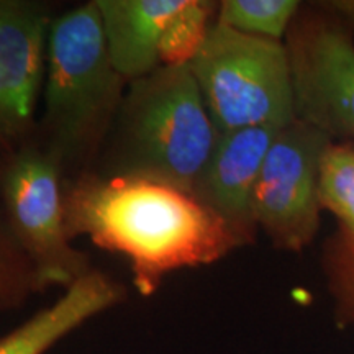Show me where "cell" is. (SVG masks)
Wrapping results in <instances>:
<instances>
[{
  "mask_svg": "<svg viewBox=\"0 0 354 354\" xmlns=\"http://www.w3.org/2000/svg\"><path fill=\"white\" fill-rule=\"evenodd\" d=\"M64 220L69 238L86 234L125 256L143 297L167 274L215 263L241 245L194 192L135 174L77 183L64 197Z\"/></svg>",
  "mask_w": 354,
  "mask_h": 354,
  "instance_id": "1",
  "label": "cell"
},
{
  "mask_svg": "<svg viewBox=\"0 0 354 354\" xmlns=\"http://www.w3.org/2000/svg\"><path fill=\"white\" fill-rule=\"evenodd\" d=\"M125 112V174L194 192L218 131L190 66H161L133 81Z\"/></svg>",
  "mask_w": 354,
  "mask_h": 354,
  "instance_id": "2",
  "label": "cell"
},
{
  "mask_svg": "<svg viewBox=\"0 0 354 354\" xmlns=\"http://www.w3.org/2000/svg\"><path fill=\"white\" fill-rule=\"evenodd\" d=\"M46 59V127L55 156L74 158L99 138L125 81L110 61L95 2L53 21Z\"/></svg>",
  "mask_w": 354,
  "mask_h": 354,
  "instance_id": "3",
  "label": "cell"
},
{
  "mask_svg": "<svg viewBox=\"0 0 354 354\" xmlns=\"http://www.w3.org/2000/svg\"><path fill=\"white\" fill-rule=\"evenodd\" d=\"M189 66L218 135L295 120L284 41L251 37L215 21Z\"/></svg>",
  "mask_w": 354,
  "mask_h": 354,
  "instance_id": "4",
  "label": "cell"
},
{
  "mask_svg": "<svg viewBox=\"0 0 354 354\" xmlns=\"http://www.w3.org/2000/svg\"><path fill=\"white\" fill-rule=\"evenodd\" d=\"M295 118L354 143V33L323 2L300 8L286 37Z\"/></svg>",
  "mask_w": 354,
  "mask_h": 354,
  "instance_id": "5",
  "label": "cell"
},
{
  "mask_svg": "<svg viewBox=\"0 0 354 354\" xmlns=\"http://www.w3.org/2000/svg\"><path fill=\"white\" fill-rule=\"evenodd\" d=\"M2 190L12 232L28 254L35 290L68 289L86 276V258L69 245L55 154L37 149L17 154L3 174Z\"/></svg>",
  "mask_w": 354,
  "mask_h": 354,
  "instance_id": "6",
  "label": "cell"
},
{
  "mask_svg": "<svg viewBox=\"0 0 354 354\" xmlns=\"http://www.w3.org/2000/svg\"><path fill=\"white\" fill-rule=\"evenodd\" d=\"M331 140L295 118L279 131L254 189L256 225L279 250L300 253L320 230V159Z\"/></svg>",
  "mask_w": 354,
  "mask_h": 354,
  "instance_id": "7",
  "label": "cell"
},
{
  "mask_svg": "<svg viewBox=\"0 0 354 354\" xmlns=\"http://www.w3.org/2000/svg\"><path fill=\"white\" fill-rule=\"evenodd\" d=\"M284 127L259 125L218 135L194 194L215 212L241 245L254 240L253 198L264 159Z\"/></svg>",
  "mask_w": 354,
  "mask_h": 354,
  "instance_id": "8",
  "label": "cell"
},
{
  "mask_svg": "<svg viewBox=\"0 0 354 354\" xmlns=\"http://www.w3.org/2000/svg\"><path fill=\"white\" fill-rule=\"evenodd\" d=\"M48 20L26 2H0V141L30 125L41 86Z\"/></svg>",
  "mask_w": 354,
  "mask_h": 354,
  "instance_id": "9",
  "label": "cell"
},
{
  "mask_svg": "<svg viewBox=\"0 0 354 354\" xmlns=\"http://www.w3.org/2000/svg\"><path fill=\"white\" fill-rule=\"evenodd\" d=\"M185 2L97 0L110 61L123 79L138 81L161 68L167 28Z\"/></svg>",
  "mask_w": 354,
  "mask_h": 354,
  "instance_id": "10",
  "label": "cell"
},
{
  "mask_svg": "<svg viewBox=\"0 0 354 354\" xmlns=\"http://www.w3.org/2000/svg\"><path fill=\"white\" fill-rule=\"evenodd\" d=\"M123 299L122 287L99 271H88L55 304L0 338V354H44L84 323Z\"/></svg>",
  "mask_w": 354,
  "mask_h": 354,
  "instance_id": "11",
  "label": "cell"
},
{
  "mask_svg": "<svg viewBox=\"0 0 354 354\" xmlns=\"http://www.w3.org/2000/svg\"><path fill=\"white\" fill-rule=\"evenodd\" d=\"M318 196L322 209L339 221L338 236L354 250V143L331 141L322 154Z\"/></svg>",
  "mask_w": 354,
  "mask_h": 354,
  "instance_id": "12",
  "label": "cell"
},
{
  "mask_svg": "<svg viewBox=\"0 0 354 354\" xmlns=\"http://www.w3.org/2000/svg\"><path fill=\"white\" fill-rule=\"evenodd\" d=\"M216 21L251 37L282 41L302 3L297 0H223Z\"/></svg>",
  "mask_w": 354,
  "mask_h": 354,
  "instance_id": "13",
  "label": "cell"
},
{
  "mask_svg": "<svg viewBox=\"0 0 354 354\" xmlns=\"http://www.w3.org/2000/svg\"><path fill=\"white\" fill-rule=\"evenodd\" d=\"M215 7L203 0H187L183 10L172 19L161 51L162 66L190 64L201 50L210 30Z\"/></svg>",
  "mask_w": 354,
  "mask_h": 354,
  "instance_id": "14",
  "label": "cell"
},
{
  "mask_svg": "<svg viewBox=\"0 0 354 354\" xmlns=\"http://www.w3.org/2000/svg\"><path fill=\"white\" fill-rule=\"evenodd\" d=\"M325 271L339 315L354 323V250L338 234L325 248Z\"/></svg>",
  "mask_w": 354,
  "mask_h": 354,
  "instance_id": "15",
  "label": "cell"
},
{
  "mask_svg": "<svg viewBox=\"0 0 354 354\" xmlns=\"http://www.w3.org/2000/svg\"><path fill=\"white\" fill-rule=\"evenodd\" d=\"M30 290H35L32 272L19 268L0 248V308L19 305Z\"/></svg>",
  "mask_w": 354,
  "mask_h": 354,
  "instance_id": "16",
  "label": "cell"
},
{
  "mask_svg": "<svg viewBox=\"0 0 354 354\" xmlns=\"http://www.w3.org/2000/svg\"><path fill=\"white\" fill-rule=\"evenodd\" d=\"M323 6L333 12L354 33V0H323Z\"/></svg>",
  "mask_w": 354,
  "mask_h": 354,
  "instance_id": "17",
  "label": "cell"
}]
</instances>
